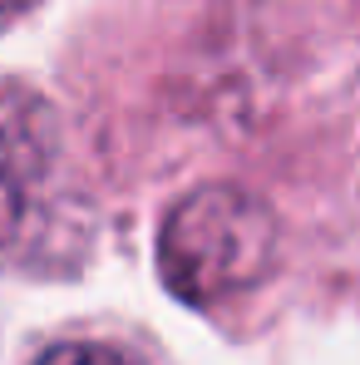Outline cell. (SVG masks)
<instances>
[{"instance_id":"cell-1","label":"cell","mask_w":360,"mask_h":365,"mask_svg":"<svg viewBox=\"0 0 360 365\" xmlns=\"http://www.w3.org/2000/svg\"><path fill=\"white\" fill-rule=\"evenodd\" d=\"M94 252V207L74 178L60 109L20 74H0V267L69 277Z\"/></svg>"},{"instance_id":"cell-2","label":"cell","mask_w":360,"mask_h":365,"mask_svg":"<svg viewBox=\"0 0 360 365\" xmlns=\"http://www.w3.org/2000/svg\"><path fill=\"white\" fill-rule=\"evenodd\" d=\"M277 212L237 182H202L168 207L158 227V272L178 302L222 311L257 292L277 267Z\"/></svg>"},{"instance_id":"cell-3","label":"cell","mask_w":360,"mask_h":365,"mask_svg":"<svg viewBox=\"0 0 360 365\" xmlns=\"http://www.w3.org/2000/svg\"><path fill=\"white\" fill-rule=\"evenodd\" d=\"M30 365H153L138 346H128L119 336L104 331H79V336H60L50 341Z\"/></svg>"},{"instance_id":"cell-4","label":"cell","mask_w":360,"mask_h":365,"mask_svg":"<svg viewBox=\"0 0 360 365\" xmlns=\"http://www.w3.org/2000/svg\"><path fill=\"white\" fill-rule=\"evenodd\" d=\"M35 5H40V0H0V30H5L10 20H20L25 10H35Z\"/></svg>"}]
</instances>
